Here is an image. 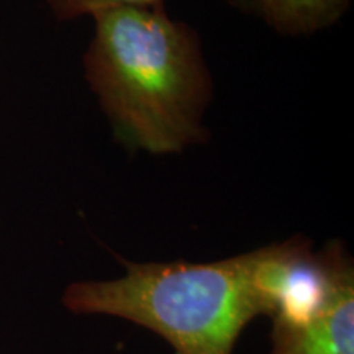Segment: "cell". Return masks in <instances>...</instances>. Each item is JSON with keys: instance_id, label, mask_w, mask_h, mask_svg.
Wrapping results in <instances>:
<instances>
[{"instance_id": "5", "label": "cell", "mask_w": 354, "mask_h": 354, "mask_svg": "<svg viewBox=\"0 0 354 354\" xmlns=\"http://www.w3.org/2000/svg\"><path fill=\"white\" fill-rule=\"evenodd\" d=\"M57 21L95 17L102 12L125 7H162L165 0H44Z\"/></svg>"}, {"instance_id": "1", "label": "cell", "mask_w": 354, "mask_h": 354, "mask_svg": "<svg viewBox=\"0 0 354 354\" xmlns=\"http://www.w3.org/2000/svg\"><path fill=\"white\" fill-rule=\"evenodd\" d=\"M92 20L84 79L113 140L151 156L207 143L215 84L197 30L165 6L117 8Z\"/></svg>"}, {"instance_id": "2", "label": "cell", "mask_w": 354, "mask_h": 354, "mask_svg": "<svg viewBox=\"0 0 354 354\" xmlns=\"http://www.w3.org/2000/svg\"><path fill=\"white\" fill-rule=\"evenodd\" d=\"M120 263V277L69 284L64 307L136 323L161 335L176 354H233L248 323L261 317L246 253L209 263Z\"/></svg>"}, {"instance_id": "6", "label": "cell", "mask_w": 354, "mask_h": 354, "mask_svg": "<svg viewBox=\"0 0 354 354\" xmlns=\"http://www.w3.org/2000/svg\"><path fill=\"white\" fill-rule=\"evenodd\" d=\"M227 6H230L232 8H236L243 13H251V6H250V0H223Z\"/></svg>"}, {"instance_id": "3", "label": "cell", "mask_w": 354, "mask_h": 354, "mask_svg": "<svg viewBox=\"0 0 354 354\" xmlns=\"http://www.w3.org/2000/svg\"><path fill=\"white\" fill-rule=\"evenodd\" d=\"M271 354H354V264H344L328 305L299 325H272Z\"/></svg>"}, {"instance_id": "4", "label": "cell", "mask_w": 354, "mask_h": 354, "mask_svg": "<svg viewBox=\"0 0 354 354\" xmlns=\"http://www.w3.org/2000/svg\"><path fill=\"white\" fill-rule=\"evenodd\" d=\"M353 0H250L251 13L281 37L307 38L338 24Z\"/></svg>"}]
</instances>
